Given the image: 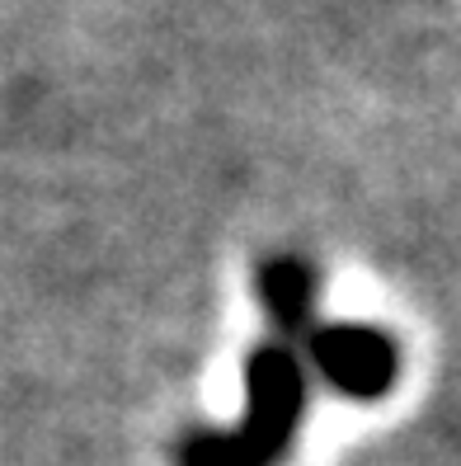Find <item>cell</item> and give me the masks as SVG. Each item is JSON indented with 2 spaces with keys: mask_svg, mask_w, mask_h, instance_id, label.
<instances>
[{
  "mask_svg": "<svg viewBox=\"0 0 461 466\" xmlns=\"http://www.w3.org/2000/svg\"><path fill=\"white\" fill-rule=\"evenodd\" d=\"M246 410L222 429H188L175 443V466H283L306 420L311 377L302 353L264 339L246 353Z\"/></svg>",
  "mask_w": 461,
  "mask_h": 466,
  "instance_id": "cell-1",
  "label": "cell"
},
{
  "mask_svg": "<svg viewBox=\"0 0 461 466\" xmlns=\"http://www.w3.org/2000/svg\"><path fill=\"white\" fill-rule=\"evenodd\" d=\"M306 377H320L344 400L372 405L391 396L400 381V344L382 325L363 320H316L311 335L296 344Z\"/></svg>",
  "mask_w": 461,
  "mask_h": 466,
  "instance_id": "cell-2",
  "label": "cell"
},
{
  "mask_svg": "<svg viewBox=\"0 0 461 466\" xmlns=\"http://www.w3.org/2000/svg\"><path fill=\"white\" fill-rule=\"evenodd\" d=\"M255 292H259V307H264L268 325H274V339H283L292 349L320 320V273L302 255H274L259 268Z\"/></svg>",
  "mask_w": 461,
  "mask_h": 466,
  "instance_id": "cell-3",
  "label": "cell"
}]
</instances>
